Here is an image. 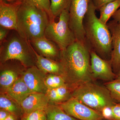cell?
Returning <instances> with one entry per match:
<instances>
[{
  "instance_id": "obj_35",
  "label": "cell",
  "mask_w": 120,
  "mask_h": 120,
  "mask_svg": "<svg viewBox=\"0 0 120 120\" xmlns=\"http://www.w3.org/2000/svg\"><path fill=\"white\" fill-rule=\"evenodd\" d=\"M109 120V119H107V118H102V119H101V120Z\"/></svg>"
},
{
  "instance_id": "obj_30",
  "label": "cell",
  "mask_w": 120,
  "mask_h": 120,
  "mask_svg": "<svg viewBox=\"0 0 120 120\" xmlns=\"http://www.w3.org/2000/svg\"><path fill=\"white\" fill-rule=\"evenodd\" d=\"M11 113L6 110L0 109V120H5L8 116Z\"/></svg>"
},
{
  "instance_id": "obj_10",
  "label": "cell",
  "mask_w": 120,
  "mask_h": 120,
  "mask_svg": "<svg viewBox=\"0 0 120 120\" xmlns=\"http://www.w3.org/2000/svg\"><path fill=\"white\" fill-rule=\"evenodd\" d=\"M22 79L33 92L46 94L47 88L45 84L46 73L36 66L29 67L23 73Z\"/></svg>"
},
{
  "instance_id": "obj_21",
  "label": "cell",
  "mask_w": 120,
  "mask_h": 120,
  "mask_svg": "<svg viewBox=\"0 0 120 120\" xmlns=\"http://www.w3.org/2000/svg\"><path fill=\"white\" fill-rule=\"evenodd\" d=\"M72 0H50L51 12L56 19L64 10L69 11Z\"/></svg>"
},
{
  "instance_id": "obj_9",
  "label": "cell",
  "mask_w": 120,
  "mask_h": 120,
  "mask_svg": "<svg viewBox=\"0 0 120 120\" xmlns=\"http://www.w3.org/2000/svg\"><path fill=\"white\" fill-rule=\"evenodd\" d=\"M91 68L94 80L101 79L109 82L116 79L110 60L103 59L94 51L90 50Z\"/></svg>"
},
{
  "instance_id": "obj_11",
  "label": "cell",
  "mask_w": 120,
  "mask_h": 120,
  "mask_svg": "<svg viewBox=\"0 0 120 120\" xmlns=\"http://www.w3.org/2000/svg\"><path fill=\"white\" fill-rule=\"evenodd\" d=\"M112 35V51L110 61L114 73L120 72V22L113 20L107 24Z\"/></svg>"
},
{
  "instance_id": "obj_14",
  "label": "cell",
  "mask_w": 120,
  "mask_h": 120,
  "mask_svg": "<svg viewBox=\"0 0 120 120\" xmlns=\"http://www.w3.org/2000/svg\"><path fill=\"white\" fill-rule=\"evenodd\" d=\"M49 99L46 94L33 93L24 99L20 104L23 114L35 110L45 109L49 105Z\"/></svg>"
},
{
  "instance_id": "obj_22",
  "label": "cell",
  "mask_w": 120,
  "mask_h": 120,
  "mask_svg": "<svg viewBox=\"0 0 120 120\" xmlns=\"http://www.w3.org/2000/svg\"><path fill=\"white\" fill-rule=\"evenodd\" d=\"M22 2L31 5L44 10L49 15L50 20H55L51 12L50 0H22Z\"/></svg>"
},
{
  "instance_id": "obj_8",
  "label": "cell",
  "mask_w": 120,
  "mask_h": 120,
  "mask_svg": "<svg viewBox=\"0 0 120 120\" xmlns=\"http://www.w3.org/2000/svg\"><path fill=\"white\" fill-rule=\"evenodd\" d=\"M69 116L79 120H99L103 118L101 113L88 107L72 97L58 104Z\"/></svg>"
},
{
  "instance_id": "obj_1",
  "label": "cell",
  "mask_w": 120,
  "mask_h": 120,
  "mask_svg": "<svg viewBox=\"0 0 120 120\" xmlns=\"http://www.w3.org/2000/svg\"><path fill=\"white\" fill-rule=\"evenodd\" d=\"M90 50L87 45L76 41L61 51L62 76L73 90L86 83L94 82L91 68Z\"/></svg>"
},
{
  "instance_id": "obj_29",
  "label": "cell",
  "mask_w": 120,
  "mask_h": 120,
  "mask_svg": "<svg viewBox=\"0 0 120 120\" xmlns=\"http://www.w3.org/2000/svg\"><path fill=\"white\" fill-rule=\"evenodd\" d=\"M11 30L1 26H0V43L7 38Z\"/></svg>"
},
{
  "instance_id": "obj_17",
  "label": "cell",
  "mask_w": 120,
  "mask_h": 120,
  "mask_svg": "<svg viewBox=\"0 0 120 120\" xmlns=\"http://www.w3.org/2000/svg\"><path fill=\"white\" fill-rule=\"evenodd\" d=\"M45 111L46 120H79L67 114L59 105L49 104Z\"/></svg>"
},
{
  "instance_id": "obj_13",
  "label": "cell",
  "mask_w": 120,
  "mask_h": 120,
  "mask_svg": "<svg viewBox=\"0 0 120 120\" xmlns=\"http://www.w3.org/2000/svg\"><path fill=\"white\" fill-rule=\"evenodd\" d=\"M20 4H9L0 2V25L17 31V14Z\"/></svg>"
},
{
  "instance_id": "obj_31",
  "label": "cell",
  "mask_w": 120,
  "mask_h": 120,
  "mask_svg": "<svg viewBox=\"0 0 120 120\" xmlns=\"http://www.w3.org/2000/svg\"><path fill=\"white\" fill-rule=\"evenodd\" d=\"M0 2L9 4H20L22 3V0H0Z\"/></svg>"
},
{
  "instance_id": "obj_18",
  "label": "cell",
  "mask_w": 120,
  "mask_h": 120,
  "mask_svg": "<svg viewBox=\"0 0 120 120\" xmlns=\"http://www.w3.org/2000/svg\"><path fill=\"white\" fill-rule=\"evenodd\" d=\"M0 108L8 111L20 119L23 115L21 106L7 95H0Z\"/></svg>"
},
{
  "instance_id": "obj_28",
  "label": "cell",
  "mask_w": 120,
  "mask_h": 120,
  "mask_svg": "<svg viewBox=\"0 0 120 120\" xmlns=\"http://www.w3.org/2000/svg\"><path fill=\"white\" fill-rule=\"evenodd\" d=\"M114 0H92L96 9L98 10L103 5Z\"/></svg>"
},
{
  "instance_id": "obj_3",
  "label": "cell",
  "mask_w": 120,
  "mask_h": 120,
  "mask_svg": "<svg viewBox=\"0 0 120 120\" xmlns=\"http://www.w3.org/2000/svg\"><path fill=\"white\" fill-rule=\"evenodd\" d=\"M49 17L44 10L22 2L17 14V31L19 34L30 41L44 37Z\"/></svg>"
},
{
  "instance_id": "obj_32",
  "label": "cell",
  "mask_w": 120,
  "mask_h": 120,
  "mask_svg": "<svg viewBox=\"0 0 120 120\" xmlns=\"http://www.w3.org/2000/svg\"><path fill=\"white\" fill-rule=\"evenodd\" d=\"M114 20L117 22H120V7L112 16Z\"/></svg>"
},
{
  "instance_id": "obj_23",
  "label": "cell",
  "mask_w": 120,
  "mask_h": 120,
  "mask_svg": "<svg viewBox=\"0 0 120 120\" xmlns=\"http://www.w3.org/2000/svg\"><path fill=\"white\" fill-rule=\"evenodd\" d=\"M45 84L48 89L56 88L67 85L64 77L61 75L50 74L46 76Z\"/></svg>"
},
{
  "instance_id": "obj_33",
  "label": "cell",
  "mask_w": 120,
  "mask_h": 120,
  "mask_svg": "<svg viewBox=\"0 0 120 120\" xmlns=\"http://www.w3.org/2000/svg\"><path fill=\"white\" fill-rule=\"evenodd\" d=\"M20 119L18 118L16 116L11 114L5 120H20Z\"/></svg>"
},
{
  "instance_id": "obj_27",
  "label": "cell",
  "mask_w": 120,
  "mask_h": 120,
  "mask_svg": "<svg viewBox=\"0 0 120 120\" xmlns=\"http://www.w3.org/2000/svg\"><path fill=\"white\" fill-rule=\"evenodd\" d=\"M46 94L49 99L50 101L54 103H58L59 104L61 103L56 88L47 89Z\"/></svg>"
},
{
  "instance_id": "obj_15",
  "label": "cell",
  "mask_w": 120,
  "mask_h": 120,
  "mask_svg": "<svg viewBox=\"0 0 120 120\" xmlns=\"http://www.w3.org/2000/svg\"><path fill=\"white\" fill-rule=\"evenodd\" d=\"M5 93L20 106L22 101L33 92L26 85L22 78H18L16 81L5 91Z\"/></svg>"
},
{
  "instance_id": "obj_26",
  "label": "cell",
  "mask_w": 120,
  "mask_h": 120,
  "mask_svg": "<svg viewBox=\"0 0 120 120\" xmlns=\"http://www.w3.org/2000/svg\"><path fill=\"white\" fill-rule=\"evenodd\" d=\"M45 109L35 110L27 114H23L20 120H46Z\"/></svg>"
},
{
  "instance_id": "obj_2",
  "label": "cell",
  "mask_w": 120,
  "mask_h": 120,
  "mask_svg": "<svg viewBox=\"0 0 120 120\" xmlns=\"http://www.w3.org/2000/svg\"><path fill=\"white\" fill-rule=\"evenodd\" d=\"M97 10L90 0L83 21L87 45L101 57L110 60L112 49V35L107 24L102 22L95 13Z\"/></svg>"
},
{
  "instance_id": "obj_7",
  "label": "cell",
  "mask_w": 120,
  "mask_h": 120,
  "mask_svg": "<svg viewBox=\"0 0 120 120\" xmlns=\"http://www.w3.org/2000/svg\"><path fill=\"white\" fill-rule=\"evenodd\" d=\"M90 1V0H72L69 9V27L76 41L86 45L83 21Z\"/></svg>"
},
{
  "instance_id": "obj_12",
  "label": "cell",
  "mask_w": 120,
  "mask_h": 120,
  "mask_svg": "<svg viewBox=\"0 0 120 120\" xmlns=\"http://www.w3.org/2000/svg\"><path fill=\"white\" fill-rule=\"evenodd\" d=\"M30 42L35 51L39 55L60 61L61 51L60 48L56 43L45 36Z\"/></svg>"
},
{
  "instance_id": "obj_34",
  "label": "cell",
  "mask_w": 120,
  "mask_h": 120,
  "mask_svg": "<svg viewBox=\"0 0 120 120\" xmlns=\"http://www.w3.org/2000/svg\"><path fill=\"white\" fill-rule=\"evenodd\" d=\"M116 79L120 80V72L117 75Z\"/></svg>"
},
{
  "instance_id": "obj_25",
  "label": "cell",
  "mask_w": 120,
  "mask_h": 120,
  "mask_svg": "<svg viewBox=\"0 0 120 120\" xmlns=\"http://www.w3.org/2000/svg\"><path fill=\"white\" fill-rule=\"evenodd\" d=\"M104 118L110 120H120V103L116 102L102 113Z\"/></svg>"
},
{
  "instance_id": "obj_5",
  "label": "cell",
  "mask_w": 120,
  "mask_h": 120,
  "mask_svg": "<svg viewBox=\"0 0 120 120\" xmlns=\"http://www.w3.org/2000/svg\"><path fill=\"white\" fill-rule=\"evenodd\" d=\"M72 97L101 113L116 102L105 86L99 85L94 82H87L77 87L73 90Z\"/></svg>"
},
{
  "instance_id": "obj_4",
  "label": "cell",
  "mask_w": 120,
  "mask_h": 120,
  "mask_svg": "<svg viewBox=\"0 0 120 120\" xmlns=\"http://www.w3.org/2000/svg\"><path fill=\"white\" fill-rule=\"evenodd\" d=\"M0 45L1 60L2 63L16 60L25 68L34 66L36 57L30 41L21 37L17 31L11 30Z\"/></svg>"
},
{
  "instance_id": "obj_24",
  "label": "cell",
  "mask_w": 120,
  "mask_h": 120,
  "mask_svg": "<svg viewBox=\"0 0 120 120\" xmlns=\"http://www.w3.org/2000/svg\"><path fill=\"white\" fill-rule=\"evenodd\" d=\"M109 91L112 98L117 103H120V80L114 79L105 84Z\"/></svg>"
},
{
  "instance_id": "obj_19",
  "label": "cell",
  "mask_w": 120,
  "mask_h": 120,
  "mask_svg": "<svg viewBox=\"0 0 120 120\" xmlns=\"http://www.w3.org/2000/svg\"><path fill=\"white\" fill-rule=\"evenodd\" d=\"M120 7V0H115L109 2L101 7L99 19L105 24H107L108 20Z\"/></svg>"
},
{
  "instance_id": "obj_16",
  "label": "cell",
  "mask_w": 120,
  "mask_h": 120,
  "mask_svg": "<svg viewBox=\"0 0 120 120\" xmlns=\"http://www.w3.org/2000/svg\"><path fill=\"white\" fill-rule=\"evenodd\" d=\"M36 57L35 65L39 69L46 73L62 75V65L57 61L39 55L34 50Z\"/></svg>"
},
{
  "instance_id": "obj_6",
  "label": "cell",
  "mask_w": 120,
  "mask_h": 120,
  "mask_svg": "<svg viewBox=\"0 0 120 120\" xmlns=\"http://www.w3.org/2000/svg\"><path fill=\"white\" fill-rule=\"evenodd\" d=\"M69 11L64 10L59 16V21L50 20L45 30V36L56 43L61 51L64 50L76 41L69 25Z\"/></svg>"
},
{
  "instance_id": "obj_20",
  "label": "cell",
  "mask_w": 120,
  "mask_h": 120,
  "mask_svg": "<svg viewBox=\"0 0 120 120\" xmlns=\"http://www.w3.org/2000/svg\"><path fill=\"white\" fill-rule=\"evenodd\" d=\"M17 73L12 69H6L0 75V85L5 90L10 87L17 79Z\"/></svg>"
}]
</instances>
